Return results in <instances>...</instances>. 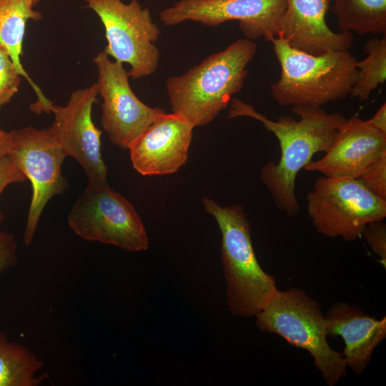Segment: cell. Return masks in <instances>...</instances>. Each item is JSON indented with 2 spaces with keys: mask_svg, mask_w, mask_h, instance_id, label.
<instances>
[{
  "mask_svg": "<svg viewBox=\"0 0 386 386\" xmlns=\"http://www.w3.org/2000/svg\"><path fill=\"white\" fill-rule=\"evenodd\" d=\"M255 317L260 331L276 334L290 345L310 352L327 385H335L347 375L343 355L333 350L327 340L325 316L319 303L304 290L277 289Z\"/></svg>",
  "mask_w": 386,
  "mask_h": 386,
  "instance_id": "cell-5",
  "label": "cell"
},
{
  "mask_svg": "<svg viewBox=\"0 0 386 386\" xmlns=\"http://www.w3.org/2000/svg\"><path fill=\"white\" fill-rule=\"evenodd\" d=\"M41 19L42 14L34 9L29 0H0V45L8 51L19 73L36 93L37 100L31 104V110L36 114H49L54 103L34 84L21 61L26 24L29 20Z\"/></svg>",
  "mask_w": 386,
  "mask_h": 386,
  "instance_id": "cell-17",
  "label": "cell"
},
{
  "mask_svg": "<svg viewBox=\"0 0 386 386\" xmlns=\"http://www.w3.org/2000/svg\"><path fill=\"white\" fill-rule=\"evenodd\" d=\"M307 211L318 233L350 242L359 238L369 223L384 220L386 200L359 179L322 176L307 195Z\"/></svg>",
  "mask_w": 386,
  "mask_h": 386,
  "instance_id": "cell-6",
  "label": "cell"
},
{
  "mask_svg": "<svg viewBox=\"0 0 386 386\" xmlns=\"http://www.w3.org/2000/svg\"><path fill=\"white\" fill-rule=\"evenodd\" d=\"M286 7V0H179L162 10L159 19L167 26L186 21L217 26L238 21L246 38L263 36L272 42L276 22Z\"/></svg>",
  "mask_w": 386,
  "mask_h": 386,
  "instance_id": "cell-12",
  "label": "cell"
},
{
  "mask_svg": "<svg viewBox=\"0 0 386 386\" xmlns=\"http://www.w3.org/2000/svg\"><path fill=\"white\" fill-rule=\"evenodd\" d=\"M279 63L278 81L271 86L282 106L321 107L350 94L357 77V60L348 51L312 55L290 46L280 39L271 42Z\"/></svg>",
  "mask_w": 386,
  "mask_h": 386,
  "instance_id": "cell-4",
  "label": "cell"
},
{
  "mask_svg": "<svg viewBox=\"0 0 386 386\" xmlns=\"http://www.w3.org/2000/svg\"><path fill=\"white\" fill-rule=\"evenodd\" d=\"M98 71L96 82L103 99L101 123L111 142L128 149L149 125L166 112L143 103L133 92L123 64L102 51L93 59Z\"/></svg>",
  "mask_w": 386,
  "mask_h": 386,
  "instance_id": "cell-10",
  "label": "cell"
},
{
  "mask_svg": "<svg viewBox=\"0 0 386 386\" xmlns=\"http://www.w3.org/2000/svg\"><path fill=\"white\" fill-rule=\"evenodd\" d=\"M229 106L227 118H253L277 139L279 160L277 163L267 162L260 177L277 207L288 217L297 216L300 212L295 191L297 174L315 154L326 153L330 149L347 118L340 113H327L319 107L295 105L291 110L300 119L285 115L274 121L236 98H232Z\"/></svg>",
  "mask_w": 386,
  "mask_h": 386,
  "instance_id": "cell-1",
  "label": "cell"
},
{
  "mask_svg": "<svg viewBox=\"0 0 386 386\" xmlns=\"http://www.w3.org/2000/svg\"><path fill=\"white\" fill-rule=\"evenodd\" d=\"M330 0H286L284 12L274 26L275 38L293 49L312 55L348 51L354 41L351 32L332 31L326 15Z\"/></svg>",
  "mask_w": 386,
  "mask_h": 386,
  "instance_id": "cell-15",
  "label": "cell"
},
{
  "mask_svg": "<svg viewBox=\"0 0 386 386\" xmlns=\"http://www.w3.org/2000/svg\"><path fill=\"white\" fill-rule=\"evenodd\" d=\"M44 367L32 351L0 331V386H39L49 377L39 374Z\"/></svg>",
  "mask_w": 386,
  "mask_h": 386,
  "instance_id": "cell-18",
  "label": "cell"
},
{
  "mask_svg": "<svg viewBox=\"0 0 386 386\" xmlns=\"http://www.w3.org/2000/svg\"><path fill=\"white\" fill-rule=\"evenodd\" d=\"M10 149L9 133L0 131V159L8 155Z\"/></svg>",
  "mask_w": 386,
  "mask_h": 386,
  "instance_id": "cell-27",
  "label": "cell"
},
{
  "mask_svg": "<svg viewBox=\"0 0 386 386\" xmlns=\"http://www.w3.org/2000/svg\"><path fill=\"white\" fill-rule=\"evenodd\" d=\"M24 173L9 154L0 159V196L7 186L14 183H21L26 180ZM4 217L0 212V224Z\"/></svg>",
  "mask_w": 386,
  "mask_h": 386,
  "instance_id": "cell-24",
  "label": "cell"
},
{
  "mask_svg": "<svg viewBox=\"0 0 386 386\" xmlns=\"http://www.w3.org/2000/svg\"><path fill=\"white\" fill-rule=\"evenodd\" d=\"M17 243L14 236L0 231V274L14 267L16 262Z\"/></svg>",
  "mask_w": 386,
  "mask_h": 386,
  "instance_id": "cell-25",
  "label": "cell"
},
{
  "mask_svg": "<svg viewBox=\"0 0 386 386\" xmlns=\"http://www.w3.org/2000/svg\"><path fill=\"white\" fill-rule=\"evenodd\" d=\"M1 130H2V129H1V127H0V131H1Z\"/></svg>",
  "mask_w": 386,
  "mask_h": 386,
  "instance_id": "cell-29",
  "label": "cell"
},
{
  "mask_svg": "<svg viewBox=\"0 0 386 386\" xmlns=\"http://www.w3.org/2000/svg\"><path fill=\"white\" fill-rule=\"evenodd\" d=\"M41 0H29L31 4L34 6L36 5Z\"/></svg>",
  "mask_w": 386,
  "mask_h": 386,
  "instance_id": "cell-28",
  "label": "cell"
},
{
  "mask_svg": "<svg viewBox=\"0 0 386 386\" xmlns=\"http://www.w3.org/2000/svg\"><path fill=\"white\" fill-rule=\"evenodd\" d=\"M21 79L9 53L0 45V109L17 93Z\"/></svg>",
  "mask_w": 386,
  "mask_h": 386,
  "instance_id": "cell-21",
  "label": "cell"
},
{
  "mask_svg": "<svg viewBox=\"0 0 386 386\" xmlns=\"http://www.w3.org/2000/svg\"><path fill=\"white\" fill-rule=\"evenodd\" d=\"M9 133V155L31 184V203L23 235L24 244L29 246L47 202L67 187L61 173L66 156L48 129L26 127Z\"/></svg>",
  "mask_w": 386,
  "mask_h": 386,
  "instance_id": "cell-9",
  "label": "cell"
},
{
  "mask_svg": "<svg viewBox=\"0 0 386 386\" xmlns=\"http://www.w3.org/2000/svg\"><path fill=\"white\" fill-rule=\"evenodd\" d=\"M369 122L377 129L386 133V104L384 103L375 114L368 119Z\"/></svg>",
  "mask_w": 386,
  "mask_h": 386,
  "instance_id": "cell-26",
  "label": "cell"
},
{
  "mask_svg": "<svg viewBox=\"0 0 386 386\" xmlns=\"http://www.w3.org/2000/svg\"><path fill=\"white\" fill-rule=\"evenodd\" d=\"M367 56L357 61V77L350 96L367 100L371 92L386 79V37L367 41L364 48Z\"/></svg>",
  "mask_w": 386,
  "mask_h": 386,
  "instance_id": "cell-20",
  "label": "cell"
},
{
  "mask_svg": "<svg viewBox=\"0 0 386 386\" xmlns=\"http://www.w3.org/2000/svg\"><path fill=\"white\" fill-rule=\"evenodd\" d=\"M359 179L373 194L386 200V154Z\"/></svg>",
  "mask_w": 386,
  "mask_h": 386,
  "instance_id": "cell-23",
  "label": "cell"
},
{
  "mask_svg": "<svg viewBox=\"0 0 386 386\" xmlns=\"http://www.w3.org/2000/svg\"><path fill=\"white\" fill-rule=\"evenodd\" d=\"M97 95L94 83L74 91L65 106L53 104L54 121L48 129L66 156L73 157L82 167L88 184H107V167L101 152L102 132L91 118Z\"/></svg>",
  "mask_w": 386,
  "mask_h": 386,
  "instance_id": "cell-11",
  "label": "cell"
},
{
  "mask_svg": "<svg viewBox=\"0 0 386 386\" xmlns=\"http://www.w3.org/2000/svg\"><path fill=\"white\" fill-rule=\"evenodd\" d=\"M80 238L118 247L130 252L148 249L144 224L134 206L108 184H88L67 218Z\"/></svg>",
  "mask_w": 386,
  "mask_h": 386,
  "instance_id": "cell-7",
  "label": "cell"
},
{
  "mask_svg": "<svg viewBox=\"0 0 386 386\" xmlns=\"http://www.w3.org/2000/svg\"><path fill=\"white\" fill-rule=\"evenodd\" d=\"M86 7L99 16L107 44L104 51L114 60L130 66L132 79L154 73L160 54L154 42L160 29L153 21L150 10L138 0H84Z\"/></svg>",
  "mask_w": 386,
  "mask_h": 386,
  "instance_id": "cell-8",
  "label": "cell"
},
{
  "mask_svg": "<svg viewBox=\"0 0 386 386\" xmlns=\"http://www.w3.org/2000/svg\"><path fill=\"white\" fill-rule=\"evenodd\" d=\"M257 50L255 42L241 38L182 75L169 77L166 86L172 112L194 127L212 122L242 89Z\"/></svg>",
  "mask_w": 386,
  "mask_h": 386,
  "instance_id": "cell-2",
  "label": "cell"
},
{
  "mask_svg": "<svg viewBox=\"0 0 386 386\" xmlns=\"http://www.w3.org/2000/svg\"><path fill=\"white\" fill-rule=\"evenodd\" d=\"M341 32L380 35L386 33V0H332Z\"/></svg>",
  "mask_w": 386,
  "mask_h": 386,
  "instance_id": "cell-19",
  "label": "cell"
},
{
  "mask_svg": "<svg viewBox=\"0 0 386 386\" xmlns=\"http://www.w3.org/2000/svg\"><path fill=\"white\" fill-rule=\"evenodd\" d=\"M325 316L327 336H340L344 340L342 355L347 367L362 373L386 337V317L377 320L345 302L334 304Z\"/></svg>",
  "mask_w": 386,
  "mask_h": 386,
  "instance_id": "cell-16",
  "label": "cell"
},
{
  "mask_svg": "<svg viewBox=\"0 0 386 386\" xmlns=\"http://www.w3.org/2000/svg\"><path fill=\"white\" fill-rule=\"evenodd\" d=\"M194 128L182 115L165 113L129 145L134 169L144 176L177 172L187 160Z\"/></svg>",
  "mask_w": 386,
  "mask_h": 386,
  "instance_id": "cell-14",
  "label": "cell"
},
{
  "mask_svg": "<svg viewBox=\"0 0 386 386\" xmlns=\"http://www.w3.org/2000/svg\"><path fill=\"white\" fill-rule=\"evenodd\" d=\"M221 235V260L227 284V301L231 312L240 317L256 316L277 290L275 279L259 265L252 245L251 228L242 206L222 207L203 198Z\"/></svg>",
  "mask_w": 386,
  "mask_h": 386,
  "instance_id": "cell-3",
  "label": "cell"
},
{
  "mask_svg": "<svg viewBox=\"0 0 386 386\" xmlns=\"http://www.w3.org/2000/svg\"><path fill=\"white\" fill-rule=\"evenodd\" d=\"M385 154L386 133L354 115L341 126L325 156L304 169L327 177L360 179Z\"/></svg>",
  "mask_w": 386,
  "mask_h": 386,
  "instance_id": "cell-13",
  "label": "cell"
},
{
  "mask_svg": "<svg viewBox=\"0 0 386 386\" xmlns=\"http://www.w3.org/2000/svg\"><path fill=\"white\" fill-rule=\"evenodd\" d=\"M366 242L371 251L379 258L380 262L386 267V224L383 220L369 223L362 232Z\"/></svg>",
  "mask_w": 386,
  "mask_h": 386,
  "instance_id": "cell-22",
  "label": "cell"
}]
</instances>
